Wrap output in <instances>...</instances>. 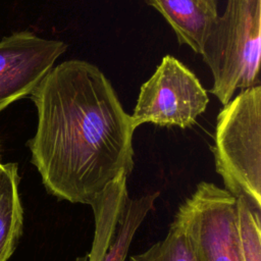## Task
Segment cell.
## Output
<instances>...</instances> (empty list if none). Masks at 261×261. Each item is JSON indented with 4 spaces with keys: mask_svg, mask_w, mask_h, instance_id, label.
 <instances>
[{
    "mask_svg": "<svg viewBox=\"0 0 261 261\" xmlns=\"http://www.w3.org/2000/svg\"><path fill=\"white\" fill-rule=\"evenodd\" d=\"M30 96L38 122L28 146L49 194L91 206L132 173L136 127L96 65L71 59L53 66Z\"/></svg>",
    "mask_w": 261,
    "mask_h": 261,
    "instance_id": "6da1fadb",
    "label": "cell"
},
{
    "mask_svg": "<svg viewBox=\"0 0 261 261\" xmlns=\"http://www.w3.org/2000/svg\"><path fill=\"white\" fill-rule=\"evenodd\" d=\"M261 0H227L201 55L213 75L211 93L224 105L237 90L259 86Z\"/></svg>",
    "mask_w": 261,
    "mask_h": 261,
    "instance_id": "7a4b0ae2",
    "label": "cell"
},
{
    "mask_svg": "<svg viewBox=\"0 0 261 261\" xmlns=\"http://www.w3.org/2000/svg\"><path fill=\"white\" fill-rule=\"evenodd\" d=\"M216 172L234 198L261 209V87L231 98L217 115L214 146Z\"/></svg>",
    "mask_w": 261,
    "mask_h": 261,
    "instance_id": "3957f363",
    "label": "cell"
},
{
    "mask_svg": "<svg viewBox=\"0 0 261 261\" xmlns=\"http://www.w3.org/2000/svg\"><path fill=\"white\" fill-rule=\"evenodd\" d=\"M208 102L207 92L194 72L173 56L166 55L141 86L130 116L135 127L151 122L188 128L205 112Z\"/></svg>",
    "mask_w": 261,
    "mask_h": 261,
    "instance_id": "277c9868",
    "label": "cell"
},
{
    "mask_svg": "<svg viewBox=\"0 0 261 261\" xmlns=\"http://www.w3.org/2000/svg\"><path fill=\"white\" fill-rule=\"evenodd\" d=\"M198 261H241L236 231V198L213 182L201 181L179 206L174 219Z\"/></svg>",
    "mask_w": 261,
    "mask_h": 261,
    "instance_id": "5b68a950",
    "label": "cell"
},
{
    "mask_svg": "<svg viewBox=\"0 0 261 261\" xmlns=\"http://www.w3.org/2000/svg\"><path fill=\"white\" fill-rule=\"evenodd\" d=\"M67 45L21 31L0 40V112L31 95Z\"/></svg>",
    "mask_w": 261,
    "mask_h": 261,
    "instance_id": "8992f818",
    "label": "cell"
},
{
    "mask_svg": "<svg viewBox=\"0 0 261 261\" xmlns=\"http://www.w3.org/2000/svg\"><path fill=\"white\" fill-rule=\"evenodd\" d=\"M174 31L177 41L201 54L217 17V0H145Z\"/></svg>",
    "mask_w": 261,
    "mask_h": 261,
    "instance_id": "52a82bcc",
    "label": "cell"
},
{
    "mask_svg": "<svg viewBox=\"0 0 261 261\" xmlns=\"http://www.w3.org/2000/svg\"><path fill=\"white\" fill-rule=\"evenodd\" d=\"M19 174L16 163L0 164V261L13 254L21 236L23 209L19 197Z\"/></svg>",
    "mask_w": 261,
    "mask_h": 261,
    "instance_id": "ba28073f",
    "label": "cell"
},
{
    "mask_svg": "<svg viewBox=\"0 0 261 261\" xmlns=\"http://www.w3.org/2000/svg\"><path fill=\"white\" fill-rule=\"evenodd\" d=\"M158 195L159 193L156 192L135 199H127L118 220L114 238L107 251L91 250L89 254L79 257L76 261H124L135 233L148 213L154 208Z\"/></svg>",
    "mask_w": 261,
    "mask_h": 261,
    "instance_id": "9c48e42d",
    "label": "cell"
},
{
    "mask_svg": "<svg viewBox=\"0 0 261 261\" xmlns=\"http://www.w3.org/2000/svg\"><path fill=\"white\" fill-rule=\"evenodd\" d=\"M261 209L236 198V231L241 261H261Z\"/></svg>",
    "mask_w": 261,
    "mask_h": 261,
    "instance_id": "30bf717a",
    "label": "cell"
},
{
    "mask_svg": "<svg viewBox=\"0 0 261 261\" xmlns=\"http://www.w3.org/2000/svg\"><path fill=\"white\" fill-rule=\"evenodd\" d=\"M129 261H198L193 247L181 228L173 220L165 238L142 253L134 254Z\"/></svg>",
    "mask_w": 261,
    "mask_h": 261,
    "instance_id": "8fae6325",
    "label": "cell"
},
{
    "mask_svg": "<svg viewBox=\"0 0 261 261\" xmlns=\"http://www.w3.org/2000/svg\"><path fill=\"white\" fill-rule=\"evenodd\" d=\"M0 164H1V160H0Z\"/></svg>",
    "mask_w": 261,
    "mask_h": 261,
    "instance_id": "7c38bea8",
    "label": "cell"
}]
</instances>
